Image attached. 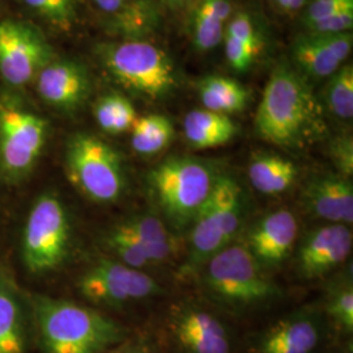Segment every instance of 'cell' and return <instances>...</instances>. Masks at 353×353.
<instances>
[{
    "label": "cell",
    "mask_w": 353,
    "mask_h": 353,
    "mask_svg": "<svg viewBox=\"0 0 353 353\" xmlns=\"http://www.w3.org/2000/svg\"><path fill=\"white\" fill-rule=\"evenodd\" d=\"M110 16V30L123 41H145L160 24V12L152 0H128Z\"/></svg>",
    "instance_id": "obj_26"
},
{
    "label": "cell",
    "mask_w": 353,
    "mask_h": 353,
    "mask_svg": "<svg viewBox=\"0 0 353 353\" xmlns=\"http://www.w3.org/2000/svg\"><path fill=\"white\" fill-rule=\"evenodd\" d=\"M350 3H353V0H312L305 11L303 23L306 28H309L328 16L338 12L341 8Z\"/></svg>",
    "instance_id": "obj_35"
},
{
    "label": "cell",
    "mask_w": 353,
    "mask_h": 353,
    "mask_svg": "<svg viewBox=\"0 0 353 353\" xmlns=\"http://www.w3.org/2000/svg\"><path fill=\"white\" fill-rule=\"evenodd\" d=\"M198 96L203 109L214 113H240L250 101V93L240 81L227 76H207L198 83Z\"/></svg>",
    "instance_id": "obj_25"
},
{
    "label": "cell",
    "mask_w": 353,
    "mask_h": 353,
    "mask_svg": "<svg viewBox=\"0 0 353 353\" xmlns=\"http://www.w3.org/2000/svg\"><path fill=\"white\" fill-rule=\"evenodd\" d=\"M332 344L319 306H303L246 339L243 353H325Z\"/></svg>",
    "instance_id": "obj_11"
},
{
    "label": "cell",
    "mask_w": 353,
    "mask_h": 353,
    "mask_svg": "<svg viewBox=\"0 0 353 353\" xmlns=\"http://www.w3.org/2000/svg\"><path fill=\"white\" fill-rule=\"evenodd\" d=\"M246 210V196L240 182L221 173L188 230V256L183 267L188 275L199 271L216 252L233 243L243 228Z\"/></svg>",
    "instance_id": "obj_5"
},
{
    "label": "cell",
    "mask_w": 353,
    "mask_h": 353,
    "mask_svg": "<svg viewBox=\"0 0 353 353\" xmlns=\"http://www.w3.org/2000/svg\"><path fill=\"white\" fill-rule=\"evenodd\" d=\"M339 353H352V344L351 345H341Z\"/></svg>",
    "instance_id": "obj_40"
},
{
    "label": "cell",
    "mask_w": 353,
    "mask_h": 353,
    "mask_svg": "<svg viewBox=\"0 0 353 353\" xmlns=\"http://www.w3.org/2000/svg\"><path fill=\"white\" fill-rule=\"evenodd\" d=\"M55 58L43 33L32 24L0 21V76L12 88L34 81L38 72Z\"/></svg>",
    "instance_id": "obj_13"
},
{
    "label": "cell",
    "mask_w": 353,
    "mask_h": 353,
    "mask_svg": "<svg viewBox=\"0 0 353 353\" xmlns=\"http://www.w3.org/2000/svg\"><path fill=\"white\" fill-rule=\"evenodd\" d=\"M34 316L45 353H105L131 335L100 310L68 300L38 296Z\"/></svg>",
    "instance_id": "obj_2"
},
{
    "label": "cell",
    "mask_w": 353,
    "mask_h": 353,
    "mask_svg": "<svg viewBox=\"0 0 353 353\" xmlns=\"http://www.w3.org/2000/svg\"><path fill=\"white\" fill-rule=\"evenodd\" d=\"M223 42L228 63L237 72H246L263 48L261 33L246 12L234 13L230 17Z\"/></svg>",
    "instance_id": "obj_21"
},
{
    "label": "cell",
    "mask_w": 353,
    "mask_h": 353,
    "mask_svg": "<svg viewBox=\"0 0 353 353\" xmlns=\"http://www.w3.org/2000/svg\"><path fill=\"white\" fill-rule=\"evenodd\" d=\"M352 28L353 3H350L341 8L338 12L309 26L307 32L318 34H344L351 33Z\"/></svg>",
    "instance_id": "obj_33"
},
{
    "label": "cell",
    "mask_w": 353,
    "mask_h": 353,
    "mask_svg": "<svg viewBox=\"0 0 353 353\" xmlns=\"http://www.w3.org/2000/svg\"><path fill=\"white\" fill-rule=\"evenodd\" d=\"M94 118L103 132L119 135L132 128L138 119V114L134 105L125 96L112 93L96 102Z\"/></svg>",
    "instance_id": "obj_29"
},
{
    "label": "cell",
    "mask_w": 353,
    "mask_h": 353,
    "mask_svg": "<svg viewBox=\"0 0 353 353\" xmlns=\"http://www.w3.org/2000/svg\"><path fill=\"white\" fill-rule=\"evenodd\" d=\"M65 173L71 183L92 202H117L126 189L122 157L106 141L88 134H74L64 153Z\"/></svg>",
    "instance_id": "obj_8"
},
{
    "label": "cell",
    "mask_w": 353,
    "mask_h": 353,
    "mask_svg": "<svg viewBox=\"0 0 353 353\" xmlns=\"http://www.w3.org/2000/svg\"><path fill=\"white\" fill-rule=\"evenodd\" d=\"M159 348L150 335H130L126 341L105 353H161Z\"/></svg>",
    "instance_id": "obj_36"
},
{
    "label": "cell",
    "mask_w": 353,
    "mask_h": 353,
    "mask_svg": "<svg viewBox=\"0 0 353 353\" xmlns=\"http://www.w3.org/2000/svg\"><path fill=\"white\" fill-rule=\"evenodd\" d=\"M26 322L19 296L0 278V353H26Z\"/></svg>",
    "instance_id": "obj_27"
},
{
    "label": "cell",
    "mask_w": 353,
    "mask_h": 353,
    "mask_svg": "<svg viewBox=\"0 0 353 353\" xmlns=\"http://www.w3.org/2000/svg\"><path fill=\"white\" fill-rule=\"evenodd\" d=\"M236 122L224 114L205 109L191 110L183 121L185 138L195 150H211L225 145L237 135Z\"/></svg>",
    "instance_id": "obj_22"
},
{
    "label": "cell",
    "mask_w": 353,
    "mask_h": 353,
    "mask_svg": "<svg viewBox=\"0 0 353 353\" xmlns=\"http://www.w3.org/2000/svg\"><path fill=\"white\" fill-rule=\"evenodd\" d=\"M77 288L90 303L113 309L140 303L161 293L159 283L143 270L114 259H101L92 265L79 279Z\"/></svg>",
    "instance_id": "obj_12"
},
{
    "label": "cell",
    "mask_w": 353,
    "mask_h": 353,
    "mask_svg": "<svg viewBox=\"0 0 353 353\" xmlns=\"http://www.w3.org/2000/svg\"><path fill=\"white\" fill-rule=\"evenodd\" d=\"M71 245L67 208L54 194L38 198L26 219L23 259L32 274H45L63 263Z\"/></svg>",
    "instance_id": "obj_9"
},
{
    "label": "cell",
    "mask_w": 353,
    "mask_h": 353,
    "mask_svg": "<svg viewBox=\"0 0 353 353\" xmlns=\"http://www.w3.org/2000/svg\"><path fill=\"white\" fill-rule=\"evenodd\" d=\"M163 1L168 7H173V8H179L191 3V0H163Z\"/></svg>",
    "instance_id": "obj_39"
},
{
    "label": "cell",
    "mask_w": 353,
    "mask_h": 353,
    "mask_svg": "<svg viewBox=\"0 0 353 353\" xmlns=\"http://www.w3.org/2000/svg\"><path fill=\"white\" fill-rule=\"evenodd\" d=\"M220 174L210 161L174 156L152 168L145 182L160 217L179 236L188 233Z\"/></svg>",
    "instance_id": "obj_3"
},
{
    "label": "cell",
    "mask_w": 353,
    "mask_h": 353,
    "mask_svg": "<svg viewBox=\"0 0 353 353\" xmlns=\"http://www.w3.org/2000/svg\"><path fill=\"white\" fill-rule=\"evenodd\" d=\"M307 211L330 224L352 225V179L338 173H323L309 179L303 190Z\"/></svg>",
    "instance_id": "obj_18"
},
{
    "label": "cell",
    "mask_w": 353,
    "mask_h": 353,
    "mask_svg": "<svg viewBox=\"0 0 353 353\" xmlns=\"http://www.w3.org/2000/svg\"><path fill=\"white\" fill-rule=\"evenodd\" d=\"M322 100L334 117L348 121L353 117V67L344 63L327 79L322 90Z\"/></svg>",
    "instance_id": "obj_30"
},
{
    "label": "cell",
    "mask_w": 353,
    "mask_h": 353,
    "mask_svg": "<svg viewBox=\"0 0 353 353\" xmlns=\"http://www.w3.org/2000/svg\"><path fill=\"white\" fill-rule=\"evenodd\" d=\"M330 157L336 169V173L352 179L353 140L351 135H338L330 144Z\"/></svg>",
    "instance_id": "obj_34"
},
{
    "label": "cell",
    "mask_w": 353,
    "mask_h": 353,
    "mask_svg": "<svg viewBox=\"0 0 353 353\" xmlns=\"http://www.w3.org/2000/svg\"><path fill=\"white\" fill-rule=\"evenodd\" d=\"M41 100L62 113H75L89 99L92 80L88 68L75 59L54 58L36 79Z\"/></svg>",
    "instance_id": "obj_14"
},
{
    "label": "cell",
    "mask_w": 353,
    "mask_h": 353,
    "mask_svg": "<svg viewBox=\"0 0 353 353\" xmlns=\"http://www.w3.org/2000/svg\"><path fill=\"white\" fill-rule=\"evenodd\" d=\"M174 137V125L168 117L148 114L138 118L131 128V145L141 156H153L165 151Z\"/></svg>",
    "instance_id": "obj_28"
},
{
    "label": "cell",
    "mask_w": 353,
    "mask_h": 353,
    "mask_svg": "<svg viewBox=\"0 0 353 353\" xmlns=\"http://www.w3.org/2000/svg\"><path fill=\"white\" fill-rule=\"evenodd\" d=\"M26 8L51 29L70 33L79 20L76 0H23Z\"/></svg>",
    "instance_id": "obj_31"
},
{
    "label": "cell",
    "mask_w": 353,
    "mask_h": 353,
    "mask_svg": "<svg viewBox=\"0 0 353 353\" xmlns=\"http://www.w3.org/2000/svg\"><path fill=\"white\" fill-rule=\"evenodd\" d=\"M189 33L194 48L201 52L216 49L225 36L233 16L230 0H191Z\"/></svg>",
    "instance_id": "obj_20"
},
{
    "label": "cell",
    "mask_w": 353,
    "mask_h": 353,
    "mask_svg": "<svg viewBox=\"0 0 353 353\" xmlns=\"http://www.w3.org/2000/svg\"><path fill=\"white\" fill-rule=\"evenodd\" d=\"M164 331L173 353L239 352L227 322L198 303H174L165 318Z\"/></svg>",
    "instance_id": "obj_10"
},
{
    "label": "cell",
    "mask_w": 353,
    "mask_h": 353,
    "mask_svg": "<svg viewBox=\"0 0 353 353\" xmlns=\"http://www.w3.org/2000/svg\"><path fill=\"white\" fill-rule=\"evenodd\" d=\"M351 33L318 34L309 33L296 38L292 46V59L297 72L306 80H322L334 75L352 51Z\"/></svg>",
    "instance_id": "obj_17"
},
{
    "label": "cell",
    "mask_w": 353,
    "mask_h": 353,
    "mask_svg": "<svg viewBox=\"0 0 353 353\" xmlns=\"http://www.w3.org/2000/svg\"><path fill=\"white\" fill-rule=\"evenodd\" d=\"M321 309L327 322L332 344L336 347L352 344L353 287L351 276L332 284Z\"/></svg>",
    "instance_id": "obj_24"
},
{
    "label": "cell",
    "mask_w": 353,
    "mask_h": 353,
    "mask_svg": "<svg viewBox=\"0 0 353 353\" xmlns=\"http://www.w3.org/2000/svg\"><path fill=\"white\" fill-rule=\"evenodd\" d=\"M254 125L261 139L285 148L305 147L325 132L321 102L288 64H280L270 76Z\"/></svg>",
    "instance_id": "obj_1"
},
{
    "label": "cell",
    "mask_w": 353,
    "mask_h": 353,
    "mask_svg": "<svg viewBox=\"0 0 353 353\" xmlns=\"http://www.w3.org/2000/svg\"><path fill=\"white\" fill-rule=\"evenodd\" d=\"M252 188L263 195H281L292 189L299 168L293 161L275 153H255L248 166Z\"/></svg>",
    "instance_id": "obj_23"
},
{
    "label": "cell",
    "mask_w": 353,
    "mask_h": 353,
    "mask_svg": "<svg viewBox=\"0 0 353 353\" xmlns=\"http://www.w3.org/2000/svg\"><path fill=\"white\" fill-rule=\"evenodd\" d=\"M92 1L102 12L113 14L118 10H121L128 0H92Z\"/></svg>",
    "instance_id": "obj_37"
},
{
    "label": "cell",
    "mask_w": 353,
    "mask_h": 353,
    "mask_svg": "<svg viewBox=\"0 0 353 353\" xmlns=\"http://www.w3.org/2000/svg\"><path fill=\"white\" fill-rule=\"evenodd\" d=\"M203 287L221 309L243 314L281 297L278 284L245 245L230 243L203 265Z\"/></svg>",
    "instance_id": "obj_4"
},
{
    "label": "cell",
    "mask_w": 353,
    "mask_h": 353,
    "mask_svg": "<svg viewBox=\"0 0 353 353\" xmlns=\"http://www.w3.org/2000/svg\"><path fill=\"white\" fill-rule=\"evenodd\" d=\"M351 228L327 224L310 232L300 243L297 268L303 279L326 276L343 265L352 252Z\"/></svg>",
    "instance_id": "obj_16"
},
{
    "label": "cell",
    "mask_w": 353,
    "mask_h": 353,
    "mask_svg": "<svg viewBox=\"0 0 353 353\" xmlns=\"http://www.w3.org/2000/svg\"><path fill=\"white\" fill-rule=\"evenodd\" d=\"M299 230L297 216L290 208H278L263 214L252 224L243 245L268 271L283 265L290 258Z\"/></svg>",
    "instance_id": "obj_15"
},
{
    "label": "cell",
    "mask_w": 353,
    "mask_h": 353,
    "mask_svg": "<svg viewBox=\"0 0 353 353\" xmlns=\"http://www.w3.org/2000/svg\"><path fill=\"white\" fill-rule=\"evenodd\" d=\"M105 242L112 252L117 255L121 263L137 270H143L151 265L139 243L121 228L115 227L112 229L108 233Z\"/></svg>",
    "instance_id": "obj_32"
},
{
    "label": "cell",
    "mask_w": 353,
    "mask_h": 353,
    "mask_svg": "<svg viewBox=\"0 0 353 353\" xmlns=\"http://www.w3.org/2000/svg\"><path fill=\"white\" fill-rule=\"evenodd\" d=\"M101 64L121 87L151 100L176 87L174 64L168 54L147 41H122L99 49Z\"/></svg>",
    "instance_id": "obj_7"
},
{
    "label": "cell",
    "mask_w": 353,
    "mask_h": 353,
    "mask_svg": "<svg viewBox=\"0 0 353 353\" xmlns=\"http://www.w3.org/2000/svg\"><path fill=\"white\" fill-rule=\"evenodd\" d=\"M139 243L151 265L173 261L179 252V239L160 216L135 214L117 225Z\"/></svg>",
    "instance_id": "obj_19"
},
{
    "label": "cell",
    "mask_w": 353,
    "mask_h": 353,
    "mask_svg": "<svg viewBox=\"0 0 353 353\" xmlns=\"http://www.w3.org/2000/svg\"><path fill=\"white\" fill-rule=\"evenodd\" d=\"M306 3H307V0H287L281 10L287 13L299 12L306 6Z\"/></svg>",
    "instance_id": "obj_38"
},
{
    "label": "cell",
    "mask_w": 353,
    "mask_h": 353,
    "mask_svg": "<svg viewBox=\"0 0 353 353\" xmlns=\"http://www.w3.org/2000/svg\"><path fill=\"white\" fill-rule=\"evenodd\" d=\"M278 7H280V8H283V6H284V3L287 1V0H272Z\"/></svg>",
    "instance_id": "obj_41"
},
{
    "label": "cell",
    "mask_w": 353,
    "mask_h": 353,
    "mask_svg": "<svg viewBox=\"0 0 353 353\" xmlns=\"http://www.w3.org/2000/svg\"><path fill=\"white\" fill-rule=\"evenodd\" d=\"M49 123L19 94L0 93V178L17 183L36 168Z\"/></svg>",
    "instance_id": "obj_6"
}]
</instances>
